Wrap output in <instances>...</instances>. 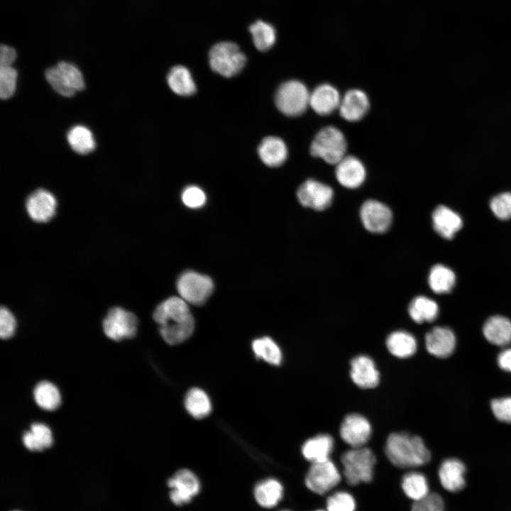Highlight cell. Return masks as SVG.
Returning <instances> with one entry per match:
<instances>
[{
	"label": "cell",
	"instance_id": "obj_1",
	"mask_svg": "<svg viewBox=\"0 0 511 511\" xmlns=\"http://www.w3.org/2000/svg\"><path fill=\"white\" fill-rule=\"evenodd\" d=\"M153 319L159 324L163 339L169 344H179L193 333L194 321L187 302L171 297L157 306Z\"/></svg>",
	"mask_w": 511,
	"mask_h": 511
},
{
	"label": "cell",
	"instance_id": "obj_2",
	"mask_svg": "<svg viewBox=\"0 0 511 511\" xmlns=\"http://www.w3.org/2000/svg\"><path fill=\"white\" fill-rule=\"evenodd\" d=\"M385 451L388 460L401 468L423 466L431 458L422 438L405 432L390 434L386 441Z\"/></svg>",
	"mask_w": 511,
	"mask_h": 511
},
{
	"label": "cell",
	"instance_id": "obj_3",
	"mask_svg": "<svg viewBox=\"0 0 511 511\" xmlns=\"http://www.w3.org/2000/svg\"><path fill=\"white\" fill-rule=\"evenodd\" d=\"M341 461L348 485H356L372 480L376 458L371 449L364 446L352 448L342 454Z\"/></svg>",
	"mask_w": 511,
	"mask_h": 511
},
{
	"label": "cell",
	"instance_id": "obj_4",
	"mask_svg": "<svg viewBox=\"0 0 511 511\" xmlns=\"http://www.w3.org/2000/svg\"><path fill=\"white\" fill-rule=\"evenodd\" d=\"M346 146L341 131L328 126L320 129L314 136L310 145V153L329 164L336 165L346 156Z\"/></svg>",
	"mask_w": 511,
	"mask_h": 511
},
{
	"label": "cell",
	"instance_id": "obj_5",
	"mask_svg": "<svg viewBox=\"0 0 511 511\" xmlns=\"http://www.w3.org/2000/svg\"><path fill=\"white\" fill-rule=\"evenodd\" d=\"M211 68L218 74L231 77L238 74L246 62V57L233 42L222 41L211 47L209 53Z\"/></svg>",
	"mask_w": 511,
	"mask_h": 511
},
{
	"label": "cell",
	"instance_id": "obj_6",
	"mask_svg": "<svg viewBox=\"0 0 511 511\" xmlns=\"http://www.w3.org/2000/svg\"><path fill=\"white\" fill-rule=\"evenodd\" d=\"M309 92L306 86L298 80L282 83L278 89L275 102L278 110L288 116L302 114L309 106Z\"/></svg>",
	"mask_w": 511,
	"mask_h": 511
},
{
	"label": "cell",
	"instance_id": "obj_7",
	"mask_svg": "<svg viewBox=\"0 0 511 511\" xmlns=\"http://www.w3.org/2000/svg\"><path fill=\"white\" fill-rule=\"evenodd\" d=\"M45 78L58 94L72 97L77 91L82 90L84 82L82 72L73 64L60 62L45 71Z\"/></svg>",
	"mask_w": 511,
	"mask_h": 511
},
{
	"label": "cell",
	"instance_id": "obj_8",
	"mask_svg": "<svg viewBox=\"0 0 511 511\" xmlns=\"http://www.w3.org/2000/svg\"><path fill=\"white\" fill-rule=\"evenodd\" d=\"M177 288L180 297L185 302L194 305H202L211 296L214 290V282L207 275L188 270L179 277Z\"/></svg>",
	"mask_w": 511,
	"mask_h": 511
},
{
	"label": "cell",
	"instance_id": "obj_9",
	"mask_svg": "<svg viewBox=\"0 0 511 511\" xmlns=\"http://www.w3.org/2000/svg\"><path fill=\"white\" fill-rule=\"evenodd\" d=\"M341 479L336 466L329 459L312 463L305 477V485L312 492L324 495L335 488Z\"/></svg>",
	"mask_w": 511,
	"mask_h": 511
},
{
	"label": "cell",
	"instance_id": "obj_10",
	"mask_svg": "<svg viewBox=\"0 0 511 511\" xmlns=\"http://www.w3.org/2000/svg\"><path fill=\"white\" fill-rule=\"evenodd\" d=\"M138 324L136 316L123 308L110 309L103 321L104 332L114 341L132 338L136 335Z\"/></svg>",
	"mask_w": 511,
	"mask_h": 511
},
{
	"label": "cell",
	"instance_id": "obj_11",
	"mask_svg": "<svg viewBox=\"0 0 511 511\" xmlns=\"http://www.w3.org/2000/svg\"><path fill=\"white\" fill-rule=\"evenodd\" d=\"M170 489V498L176 505L189 502L200 490L197 476L188 469L177 471L167 481Z\"/></svg>",
	"mask_w": 511,
	"mask_h": 511
},
{
	"label": "cell",
	"instance_id": "obj_12",
	"mask_svg": "<svg viewBox=\"0 0 511 511\" xmlns=\"http://www.w3.org/2000/svg\"><path fill=\"white\" fill-rule=\"evenodd\" d=\"M297 197L302 206L322 211L331 205L334 191L326 184L314 179H309L300 186Z\"/></svg>",
	"mask_w": 511,
	"mask_h": 511
},
{
	"label": "cell",
	"instance_id": "obj_13",
	"mask_svg": "<svg viewBox=\"0 0 511 511\" xmlns=\"http://www.w3.org/2000/svg\"><path fill=\"white\" fill-rule=\"evenodd\" d=\"M361 222L368 231L381 233L390 226L392 214L383 203L374 199L366 201L360 209Z\"/></svg>",
	"mask_w": 511,
	"mask_h": 511
},
{
	"label": "cell",
	"instance_id": "obj_14",
	"mask_svg": "<svg viewBox=\"0 0 511 511\" xmlns=\"http://www.w3.org/2000/svg\"><path fill=\"white\" fill-rule=\"evenodd\" d=\"M340 436L352 448L363 446L369 440L372 429L368 420L361 414H350L345 417L341 427Z\"/></svg>",
	"mask_w": 511,
	"mask_h": 511
},
{
	"label": "cell",
	"instance_id": "obj_15",
	"mask_svg": "<svg viewBox=\"0 0 511 511\" xmlns=\"http://www.w3.org/2000/svg\"><path fill=\"white\" fill-rule=\"evenodd\" d=\"M57 205L56 198L50 192L38 189L27 198L26 209L32 220L45 223L55 215Z\"/></svg>",
	"mask_w": 511,
	"mask_h": 511
},
{
	"label": "cell",
	"instance_id": "obj_16",
	"mask_svg": "<svg viewBox=\"0 0 511 511\" xmlns=\"http://www.w3.org/2000/svg\"><path fill=\"white\" fill-rule=\"evenodd\" d=\"M350 375L353 382L363 389L375 388L380 382V373L373 360L365 355L354 357L351 361Z\"/></svg>",
	"mask_w": 511,
	"mask_h": 511
},
{
	"label": "cell",
	"instance_id": "obj_17",
	"mask_svg": "<svg viewBox=\"0 0 511 511\" xmlns=\"http://www.w3.org/2000/svg\"><path fill=\"white\" fill-rule=\"evenodd\" d=\"M335 174L339 183L350 189L361 186L366 176V168L362 162L351 155L344 156L336 164Z\"/></svg>",
	"mask_w": 511,
	"mask_h": 511
},
{
	"label": "cell",
	"instance_id": "obj_18",
	"mask_svg": "<svg viewBox=\"0 0 511 511\" xmlns=\"http://www.w3.org/2000/svg\"><path fill=\"white\" fill-rule=\"evenodd\" d=\"M369 99L364 92L353 89L348 90L341 97L339 111L346 121L355 122L361 120L368 112Z\"/></svg>",
	"mask_w": 511,
	"mask_h": 511
},
{
	"label": "cell",
	"instance_id": "obj_19",
	"mask_svg": "<svg viewBox=\"0 0 511 511\" xmlns=\"http://www.w3.org/2000/svg\"><path fill=\"white\" fill-rule=\"evenodd\" d=\"M425 344L430 354L438 358H446L455 348L456 337L448 327L436 326L426 334Z\"/></svg>",
	"mask_w": 511,
	"mask_h": 511
},
{
	"label": "cell",
	"instance_id": "obj_20",
	"mask_svg": "<svg viewBox=\"0 0 511 511\" xmlns=\"http://www.w3.org/2000/svg\"><path fill=\"white\" fill-rule=\"evenodd\" d=\"M341 99L339 92L334 87L322 84L310 93L309 106L319 115H329L339 109Z\"/></svg>",
	"mask_w": 511,
	"mask_h": 511
},
{
	"label": "cell",
	"instance_id": "obj_21",
	"mask_svg": "<svg viewBox=\"0 0 511 511\" xmlns=\"http://www.w3.org/2000/svg\"><path fill=\"white\" fill-rule=\"evenodd\" d=\"M465 473L466 467L461 461L457 458L446 459L439 468L440 483L447 491H460L466 485Z\"/></svg>",
	"mask_w": 511,
	"mask_h": 511
},
{
	"label": "cell",
	"instance_id": "obj_22",
	"mask_svg": "<svg viewBox=\"0 0 511 511\" xmlns=\"http://www.w3.org/2000/svg\"><path fill=\"white\" fill-rule=\"evenodd\" d=\"M432 224L435 231L442 238H452L462 226L461 216L450 208L439 205L432 213Z\"/></svg>",
	"mask_w": 511,
	"mask_h": 511
},
{
	"label": "cell",
	"instance_id": "obj_23",
	"mask_svg": "<svg viewBox=\"0 0 511 511\" xmlns=\"http://www.w3.org/2000/svg\"><path fill=\"white\" fill-rule=\"evenodd\" d=\"M483 333L492 344L505 346L511 343V321L500 315L490 317L484 323Z\"/></svg>",
	"mask_w": 511,
	"mask_h": 511
},
{
	"label": "cell",
	"instance_id": "obj_24",
	"mask_svg": "<svg viewBox=\"0 0 511 511\" xmlns=\"http://www.w3.org/2000/svg\"><path fill=\"white\" fill-rule=\"evenodd\" d=\"M334 439L329 434H318L307 439L302 446L303 456L312 463L325 461L334 449Z\"/></svg>",
	"mask_w": 511,
	"mask_h": 511
},
{
	"label": "cell",
	"instance_id": "obj_25",
	"mask_svg": "<svg viewBox=\"0 0 511 511\" xmlns=\"http://www.w3.org/2000/svg\"><path fill=\"white\" fill-rule=\"evenodd\" d=\"M261 160L268 166L278 167L287 158V148L285 142L276 136H268L263 139L258 148Z\"/></svg>",
	"mask_w": 511,
	"mask_h": 511
},
{
	"label": "cell",
	"instance_id": "obj_26",
	"mask_svg": "<svg viewBox=\"0 0 511 511\" xmlns=\"http://www.w3.org/2000/svg\"><path fill=\"white\" fill-rule=\"evenodd\" d=\"M258 504L265 508L276 506L283 496V487L276 479L268 478L259 482L254 488Z\"/></svg>",
	"mask_w": 511,
	"mask_h": 511
},
{
	"label": "cell",
	"instance_id": "obj_27",
	"mask_svg": "<svg viewBox=\"0 0 511 511\" xmlns=\"http://www.w3.org/2000/svg\"><path fill=\"white\" fill-rule=\"evenodd\" d=\"M389 352L400 358H409L414 354L417 344L414 336L405 331H395L386 339Z\"/></svg>",
	"mask_w": 511,
	"mask_h": 511
},
{
	"label": "cell",
	"instance_id": "obj_28",
	"mask_svg": "<svg viewBox=\"0 0 511 511\" xmlns=\"http://www.w3.org/2000/svg\"><path fill=\"white\" fill-rule=\"evenodd\" d=\"M170 88L180 96H191L196 92V85L191 73L184 66L173 67L167 77Z\"/></svg>",
	"mask_w": 511,
	"mask_h": 511
},
{
	"label": "cell",
	"instance_id": "obj_29",
	"mask_svg": "<svg viewBox=\"0 0 511 511\" xmlns=\"http://www.w3.org/2000/svg\"><path fill=\"white\" fill-rule=\"evenodd\" d=\"M408 312L412 319L418 324L431 322L437 317L439 307L434 300L424 296H418L410 302Z\"/></svg>",
	"mask_w": 511,
	"mask_h": 511
},
{
	"label": "cell",
	"instance_id": "obj_30",
	"mask_svg": "<svg viewBox=\"0 0 511 511\" xmlns=\"http://www.w3.org/2000/svg\"><path fill=\"white\" fill-rule=\"evenodd\" d=\"M67 139L72 149L79 154H88L96 147L92 131L82 125H77L71 128L67 133Z\"/></svg>",
	"mask_w": 511,
	"mask_h": 511
},
{
	"label": "cell",
	"instance_id": "obj_31",
	"mask_svg": "<svg viewBox=\"0 0 511 511\" xmlns=\"http://www.w3.org/2000/svg\"><path fill=\"white\" fill-rule=\"evenodd\" d=\"M401 485L405 495L414 502L424 498L430 493L427 478L419 472L412 471L405 474Z\"/></svg>",
	"mask_w": 511,
	"mask_h": 511
},
{
	"label": "cell",
	"instance_id": "obj_32",
	"mask_svg": "<svg viewBox=\"0 0 511 511\" xmlns=\"http://www.w3.org/2000/svg\"><path fill=\"white\" fill-rule=\"evenodd\" d=\"M185 406L188 413L196 419L205 417L211 410V404L208 395L198 388H192L187 392Z\"/></svg>",
	"mask_w": 511,
	"mask_h": 511
},
{
	"label": "cell",
	"instance_id": "obj_33",
	"mask_svg": "<svg viewBox=\"0 0 511 511\" xmlns=\"http://www.w3.org/2000/svg\"><path fill=\"white\" fill-rule=\"evenodd\" d=\"M249 31L254 45L260 51L268 50L276 41V30L270 23L256 21L249 26Z\"/></svg>",
	"mask_w": 511,
	"mask_h": 511
},
{
	"label": "cell",
	"instance_id": "obj_34",
	"mask_svg": "<svg viewBox=\"0 0 511 511\" xmlns=\"http://www.w3.org/2000/svg\"><path fill=\"white\" fill-rule=\"evenodd\" d=\"M454 273L441 264L434 265L429 274L428 282L432 291L437 294L449 292L455 285Z\"/></svg>",
	"mask_w": 511,
	"mask_h": 511
},
{
	"label": "cell",
	"instance_id": "obj_35",
	"mask_svg": "<svg viewBox=\"0 0 511 511\" xmlns=\"http://www.w3.org/2000/svg\"><path fill=\"white\" fill-rule=\"evenodd\" d=\"M53 442L50 429L45 424L34 423L31 430L23 435L24 446L31 451H41L51 446Z\"/></svg>",
	"mask_w": 511,
	"mask_h": 511
},
{
	"label": "cell",
	"instance_id": "obj_36",
	"mask_svg": "<svg viewBox=\"0 0 511 511\" xmlns=\"http://www.w3.org/2000/svg\"><path fill=\"white\" fill-rule=\"evenodd\" d=\"M33 395L36 404L46 410H53L60 403V395L57 388L48 381H42L37 384L33 390Z\"/></svg>",
	"mask_w": 511,
	"mask_h": 511
},
{
	"label": "cell",
	"instance_id": "obj_37",
	"mask_svg": "<svg viewBox=\"0 0 511 511\" xmlns=\"http://www.w3.org/2000/svg\"><path fill=\"white\" fill-rule=\"evenodd\" d=\"M253 351L257 358L263 359L272 365H280L282 356L280 347L270 338L265 336L252 343Z\"/></svg>",
	"mask_w": 511,
	"mask_h": 511
},
{
	"label": "cell",
	"instance_id": "obj_38",
	"mask_svg": "<svg viewBox=\"0 0 511 511\" xmlns=\"http://www.w3.org/2000/svg\"><path fill=\"white\" fill-rule=\"evenodd\" d=\"M356 507L354 498L346 491L336 492L326 500V511H355Z\"/></svg>",
	"mask_w": 511,
	"mask_h": 511
},
{
	"label": "cell",
	"instance_id": "obj_39",
	"mask_svg": "<svg viewBox=\"0 0 511 511\" xmlns=\"http://www.w3.org/2000/svg\"><path fill=\"white\" fill-rule=\"evenodd\" d=\"M17 82V72L12 66H0V96L3 99L10 98L14 93Z\"/></svg>",
	"mask_w": 511,
	"mask_h": 511
},
{
	"label": "cell",
	"instance_id": "obj_40",
	"mask_svg": "<svg viewBox=\"0 0 511 511\" xmlns=\"http://www.w3.org/2000/svg\"><path fill=\"white\" fill-rule=\"evenodd\" d=\"M493 214L499 219H511V192H502L495 196L490 202Z\"/></svg>",
	"mask_w": 511,
	"mask_h": 511
},
{
	"label": "cell",
	"instance_id": "obj_41",
	"mask_svg": "<svg viewBox=\"0 0 511 511\" xmlns=\"http://www.w3.org/2000/svg\"><path fill=\"white\" fill-rule=\"evenodd\" d=\"M411 511H445L444 500L438 493H429L424 498L414 502Z\"/></svg>",
	"mask_w": 511,
	"mask_h": 511
},
{
	"label": "cell",
	"instance_id": "obj_42",
	"mask_svg": "<svg viewBox=\"0 0 511 511\" xmlns=\"http://www.w3.org/2000/svg\"><path fill=\"white\" fill-rule=\"evenodd\" d=\"M182 200L185 205L189 208L197 209L206 202L204 191L197 186L187 187L182 192Z\"/></svg>",
	"mask_w": 511,
	"mask_h": 511
},
{
	"label": "cell",
	"instance_id": "obj_43",
	"mask_svg": "<svg viewBox=\"0 0 511 511\" xmlns=\"http://www.w3.org/2000/svg\"><path fill=\"white\" fill-rule=\"evenodd\" d=\"M490 407L493 414L499 421L511 423V397L493 400Z\"/></svg>",
	"mask_w": 511,
	"mask_h": 511
},
{
	"label": "cell",
	"instance_id": "obj_44",
	"mask_svg": "<svg viewBox=\"0 0 511 511\" xmlns=\"http://www.w3.org/2000/svg\"><path fill=\"white\" fill-rule=\"evenodd\" d=\"M16 326V322L13 314L5 307L0 310V336L6 339L12 336Z\"/></svg>",
	"mask_w": 511,
	"mask_h": 511
},
{
	"label": "cell",
	"instance_id": "obj_45",
	"mask_svg": "<svg viewBox=\"0 0 511 511\" xmlns=\"http://www.w3.org/2000/svg\"><path fill=\"white\" fill-rule=\"evenodd\" d=\"M16 58L13 48L2 45L0 48V66H11Z\"/></svg>",
	"mask_w": 511,
	"mask_h": 511
},
{
	"label": "cell",
	"instance_id": "obj_46",
	"mask_svg": "<svg viewBox=\"0 0 511 511\" xmlns=\"http://www.w3.org/2000/svg\"><path fill=\"white\" fill-rule=\"evenodd\" d=\"M498 364L501 369L511 373V347L505 348L499 353Z\"/></svg>",
	"mask_w": 511,
	"mask_h": 511
},
{
	"label": "cell",
	"instance_id": "obj_47",
	"mask_svg": "<svg viewBox=\"0 0 511 511\" xmlns=\"http://www.w3.org/2000/svg\"><path fill=\"white\" fill-rule=\"evenodd\" d=\"M315 511H325V510H315Z\"/></svg>",
	"mask_w": 511,
	"mask_h": 511
},
{
	"label": "cell",
	"instance_id": "obj_48",
	"mask_svg": "<svg viewBox=\"0 0 511 511\" xmlns=\"http://www.w3.org/2000/svg\"><path fill=\"white\" fill-rule=\"evenodd\" d=\"M281 511H290V510H281Z\"/></svg>",
	"mask_w": 511,
	"mask_h": 511
},
{
	"label": "cell",
	"instance_id": "obj_49",
	"mask_svg": "<svg viewBox=\"0 0 511 511\" xmlns=\"http://www.w3.org/2000/svg\"><path fill=\"white\" fill-rule=\"evenodd\" d=\"M14 511H18V510H14Z\"/></svg>",
	"mask_w": 511,
	"mask_h": 511
}]
</instances>
